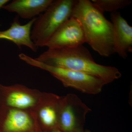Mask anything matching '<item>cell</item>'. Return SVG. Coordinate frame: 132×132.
I'll use <instances>...</instances> for the list:
<instances>
[{
  "instance_id": "cell-1",
  "label": "cell",
  "mask_w": 132,
  "mask_h": 132,
  "mask_svg": "<svg viewBox=\"0 0 132 132\" xmlns=\"http://www.w3.org/2000/svg\"><path fill=\"white\" fill-rule=\"evenodd\" d=\"M35 59L49 65L97 76L108 84L121 76L120 72L115 67L95 62L90 51L83 45L73 47L48 48Z\"/></svg>"
},
{
  "instance_id": "cell-2",
  "label": "cell",
  "mask_w": 132,
  "mask_h": 132,
  "mask_svg": "<svg viewBox=\"0 0 132 132\" xmlns=\"http://www.w3.org/2000/svg\"><path fill=\"white\" fill-rule=\"evenodd\" d=\"M104 13L91 1L78 0L71 16L79 21L86 42L100 55L108 57L114 53L113 26Z\"/></svg>"
},
{
  "instance_id": "cell-3",
  "label": "cell",
  "mask_w": 132,
  "mask_h": 132,
  "mask_svg": "<svg viewBox=\"0 0 132 132\" xmlns=\"http://www.w3.org/2000/svg\"><path fill=\"white\" fill-rule=\"evenodd\" d=\"M77 0L54 1L36 18L32 27L31 39L37 47L46 46L60 27L71 17Z\"/></svg>"
},
{
  "instance_id": "cell-4",
  "label": "cell",
  "mask_w": 132,
  "mask_h": 132,
  "mask_svg": "<svg viewBox=\"0 0 132 132\" xmlns=\"http://www.w3.org/2000/svg\"><path fill=\"white\" fill-rule=\"evenodd\" d=\"M19 57L27 64L48 72L60 81L65 87L72 88L84 93L98 94L101 92L104 86L108 84L97 76L79 71L49 65L25 54H20Z\"/></svg>"
},
{
  "instance_id": "cell-5",
  "label": "cell",
  "mask_w": 132,
  "mask_h": 132,
  "mask_svg": "<svg viewBox=\"0 0 132 132\" xmlns=\"http://www.w3.org/2000/svg\"><path fill=\"white\" fill-rule=\"evenodd\" d=\"M91 109L73 94L61 96L59 114V131L82 132L87 115Z\"/></svg>"
},
{
  "instance_id": "cell-6",
  "label": "cell",
  "mask_w": 132,
  "mask_h": 132,
  "mask_svg": "<svg viewBox=\"0 0 132 132\" xmlns=\"http://www.w3.org/2000/svg\"><path fill=\"white\" fill-rule=\"evenodd\" d=\"M0 132H43L34 111L0 106Z\"/></svg>"
},
{
  "instance_id": "cell-7",
  "label": "cell",
  "mask_w": 132,
  "mask_h": 132,
  "mask_svg": "<svg viewBox=\"0 0 132 132\" xmlns=\"http://www.w3.org/2000/svg\"><path fill=\"white\" fill-rule=\"evenodd\" d=\"M42 93L39 90L21 84L5 86L0 84V106L33 110Z\"/></svg>"
},
{
  "instance_id": "cell-8",
  "label": "cell",
  "mask_w": 132,
  "mask_h": 132,
  "mask_svg": "<svg viewBox=\"0 0 132 132\" xmlns=\"http://www.w3.org/2000/svg\"><path fill=\"white\" fill-rule=\"evenodd\" d=\"M61 97L53 93L42 92L33 111L43 132L59 130L58 121Z\"/></svg>"
},
{
  "instance_id": "cell-9",
  "label": "cell",
  "mask_w": 132,
  "mask_h": 132,
  "mask_svg": "<svg viewBox=\"0 0 132 132\" xmlns=\"http://www.w3.org/2000/svg\"><path fill=\"white\" fill-rule=\"evenodd\" d=\"M86 42L82 27L79 21L71 16L62 24L48 42V48L73 47Z\"/></svg>"
},
{
  "instance_id": "cell-10",
  "label": "cell",
  "mask_w": 132,
  "mask_h": 132,
  "mask_svg": "<svg viewBox=\"0 0 132 132\" xmlns=\"http://www.w3.org/2000/svg\"><path fill=\"white\" fill-rule=\"evenodd\" d=\"M114 53L123 59L132 52V27L118 12L111 13Z\"/></svg>"
},
{
  "instance_id": "cell-11",
  "label": "cell",
  "mask_w": 132,
  "mask_h": 132,
  "mask_svg": "<svg viewBox=\"0 0 132 132\" xmlns=\"http://www.w3.org/2000/svg\"><path fill=\"white\" fill-rule=\"evenodd\" d=\"M36 18L31 20L27 24L21 25L16 16L9 28L5 31H0V39L12 42L19 47L26 46L34 52H36L37 47L31 39V31Z\"/></svg>"
},
{
  "instance_id": "cell-12",
  "label": "cell",
  "mask_w": 132,
  "mask_h": 132,
  "mask_svg": "<svg viewBox=\"0 0 132 132\" xmlns=\"http://www.w3.org/2000/svg\"><path fill=\"white\" fill-rule=\"evenodd\" d=\"M53 0H14L3 6L9 12L15 13L18 16L26 20L36 18L46 10Z\"/></svg>"
},
{
  "instance_id": "cell-13",
  "label": "cell",
  "mask_w": 132,
  "mask_h": 132,
  "mask_svg": "<svg viewBox=\"0 0 132 132\" xmlns=\"http://www.w3.org/2000/svg\"><path fill=\"white\" fill-rule=\"evenodd\" d=\"M95 6L104 13L105 12H116L122 9L132 3L131 0H92Z\"/></svg>"
},
{
  "instance_id": "cell-14",
  "label": "cell",
  "mask_w": 132,
  "mask_h": 132,
  "mask_svg": "<svg viewBox=\"0 0 132 132\" xmlns=\"http://www.w3.org/2000/svg\"><path fill=\"white\" fill-rule=\"evenodd\" d=\"M9 0H0V9L9 2Z\"/></svg>"
},
{
  "instance_id": "cell-15",
  "label": "cell",
  "mask_w": 132,
  "mask_h": 132,
  "mask_svg": "<svg viewBox=\"0 0 132 132\" xmlns=\"http://www.w3.org/2000/svg\"><path fill=\"white\" fill-rule=\"evenodd\" d=\"M62 132L60 131H59V130H58V131H54V132ZM82 132H92L90 131H89V130H84V131H83Z\"/></svg>"
}]
</instances>
